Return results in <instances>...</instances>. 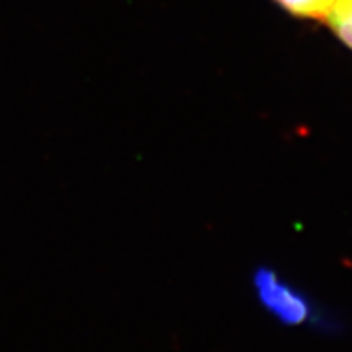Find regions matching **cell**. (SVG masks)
<instances>
[{
    "instance_id": "obj_1",
    "label": "cell",
    "mask_w": 352,
    "mask_h": 352,
    "mask_svg": "<svg viewBox=\"0 0 352 352\" xmlns=\"http://www.w3.org/2000/svg\"><path fill=\"white\" fill-rule=\"evenodd\" d=\"M259 302L284 327H303L314 321V305L300 290L267 267H259L253 276Z\"/></svg>"
},
{
    "instance_id": "obj_2",
    "label": "cell",
    "mask_w": 352,
    "mask_h": 352,
    "mask_svg": "<svg viewBox=\"0 0 352 352\" xmlns=\"http://www.w3.org/2000/svg\"><path fill=\"white\" fill-rule=\"evenodd\" d=\"M283 10L303 20H327L336 0H274Z\"/></svg>"
},
{
    "instance_id": "obj_3",
    "label": "cell",
    "mask_w": 352,
    "mask_h": 352,
    "mask_svg": "<svg viewBox=\"0 0 352 352\" xmlns=\"http://www.w3.org/2000/svg\"><path fill=\"white\" fill-rule=\"evenodd\" d=\"M324 21L338 39L352 51V0H336Z\"/></svg>"
}]
</instances>
